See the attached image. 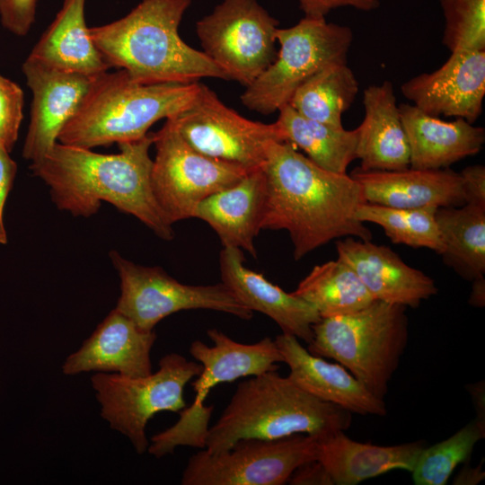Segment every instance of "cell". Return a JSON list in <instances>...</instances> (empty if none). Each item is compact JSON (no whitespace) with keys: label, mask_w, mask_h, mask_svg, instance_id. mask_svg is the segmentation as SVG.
Instances as JSON below:
<instances>
[{"label":"cell","mask_w":485,"mask_h":485,"mask_svg":"<svg viewBox=\"0 0 485 485\" xmlns=\"http://www.w3.org/2000/svg\"><path fill=\"white\" fill-rule=\"evenodd\" d=\"M262 169L266 201L261 230L287 231L295 260L335 239L372 240L371 231L356 217L366 201L350 175L318 166L287 141L270 145Z\"/></svg>","instance_id":"obj_1"},{"label":"cell","mask_w":485,"mask_h":485,"mask_svg":"<svg viewBox=\"0 0 485 485\" xmlns=\"http://www.w3.org/2000/svg\"><path fill=\"white\" fill-rule=\"evenodd\" d=\"M153 144L154 133H148L119 144V153L105 154L57 142L30 169L48 187L58 209L89 217L106 201L169 241L174 236L172 225L163 216L152 189L149 151Z\"/></svg>","instance_id":"obj_2"},{"label":"cell","mask_w":485,"mask_h":485,"mask_svg":"<svg viewBox=\"0 0 485 485\" xmlns=\"http://www.w3.org/2000/svg\"><path fill=\"white\" fill-rule=\"evenodd\" d=\"M191 0H142L127 15L89 28L109 67L122 69L141 84L227 80L203 52L188 45L179 27Z\"/></svg>","instance_id":"obj_3"},{"label":"cell","mask_w":485,"mask_h":485,"mask_svg":"<svg viewBox=\"0 0 485 485\" xmlns=\"http://www.w3.org/2000/svg\"><path fill=\"white\" fill-rule=\"evenodd\" d=\"M350 424L349 411L319 400L277 370L268 371L237 384L219 419L209 427L204 449L225 452L245 438L322 436L345 431Z\"/></svg>","instance_id":"obj_4"},{"label":"cell","mask_w":485,"mask_h":485,"mask_svg":"<svg viewBox=\"0 0 485 485\" xmlns=\"http://www.w3.org/2000/svg\"><path fill=\"white\" fill-rule=\"evenodd\" d=\"M201 83L141 84L118 69L96 75L57 142L92 149L142 138L162 119L188 108Z\"/></svg>","instance_id":"obj_5"},{"label":"cell","mask_w":485,"mask_h":485,"mask_svg":"<svg viewBox=\"0 0 485 485\" xmlns=\"http://www.w3.org/2000/svg\"><path fill=\"white\" fill-rule=\"evenodd\" d=\"M407 307L375 300L344 315L321 318L307 350L349 371L369 392L384 399L409 340Z\"/></svg>","instance_id":"obj_6"},{"label":"cell","mask_w":485,"mask_h":485,"mask_svg":"<svg viewBox=\"0 0 485 485\" xmlns=\"http://www.w3.org/2000/svg\"><path fill=\"white\" fill-rule=\"evenodd\" d=\"M207 335L211 346L198 340L190 347L191 357L202 366L191 383L194 401L179 412L180 418L174 425L151 437L147 451L156 458L172 454L178 446L205 448L214 405L206 406L204 401L212 387L278 370L277 364L283 362L275 340L269 337L244 344L216 328L208 329Z\"/></svg>","instance_id":"obj_7"},{"label":"cell","mask_w":485,"mask_h":485,"mask_svg":"<svg viewBox=\"0 0 485 485\" xmlns=\"http://www.w3.org/2000/svg\"><path fill=\"white\" fill-rule=\"evenodd\" d=\"M280 45L274 62L241 95L251 110L269 115L289 103L309 77L334 62H347L352 30L325 18L304 17L288 28H278Z\"/></svg>","instance_id":"obj_8"},{"label":"cell","mask_w":485,"mask_h":485,"mask_svg":"<svg viewBox=\"0 0 485 485\" xmlns=\"http://www.w3.org/2000/svg\"><path fill=\"white\" fill-rule=\"evenodd\" d=\"M201 365L178 353L161 358L159 369L146 376L130 377L98 372L91 382L101 404V416L110 427L125 435L136 452L144 454L148 445L146 427L161 411L180 412L187 402L186 384L201 372Z\"/></svg>","instance_id":"obj_9"},{"label":"cell","mask_w":485,"mask_h":485,"mask_svg":"<svg viewBox=\"0 0 485 485\" xmlns=\"http://www.w3.org/2000/svg\"><path fill=\"white\" fill-rule=\"evenodd\" d=\"M153 145L156 154L151 172L152 189L172 225L193 217L202 200L252 171L199 153L183 139L171 119L154 133Z\"/></svg>","instance_id":"obj_10"},{"label":"cell","mask_w":485,"mask_h":485,"mask_svg":"<svg viewBox=\"0 0 485 485\" xmlns=\"http://www.w3.org/2000/svg\"><path fill=\"white\" fill-rule=\"evenodd\" d=\"M278 24L258 0H223L197 22L196 32L227 80L247 87L276 59Z\"/></svg>","instance_id":"obj_11"},{"label":"cell","mask_w":485,"mask_h":485,"mask_svg":"<svg viewBox=\"0 0 485 485\" xmlns=\"http://www.w3.org/2000/svg\"><path fill=\"white\" fill-rule=\"evenodd\" d=\"M110 257L120 278L116 309L141 330L154 331L165 317L184 310L207 309L250 320L253 312L224 284L193 286L179 282L161 267H146L111 251Z\"/></svg>","instance_id":"obj_12"},{"label":"cell","mask_w":485,"mask_h":485,"mask_svg":"<svg viewBox=\"0 0 485 485\" xmlns=\"http://www.w3.org/2000/svg\"><path fill=\"white\" fill-rule=\"evenodd\" d=\"M318 436L296 434L278 439L245 438L229 450L201 449L183 471L182 485H282L302 464L316 460Z\"/></svg>","instance_id":"obj_13"},{"label":"cell","mask_w":485,"mask_h":485,"mask_svg":"<svg viewBox=\"0 0 485 485\" xmlns=\"http://www.w3.org/2000/svg\"><path fill=\"white\" fill-rule=\"evenodd\" d=\"M169 119L199 153L249 170L263 166L271 144L286 141L277 121L267 124L240 115L203 84L190 105Z\"/></svg>","instance_id":"obj_14"},{"label":"cell","mask_w":485,"mask_h":485,"mask_svg":"<svg viewBox=\"0 0 485 485\" xmlns=\"http://www.w3.org/2000/svg\"><path fill=\"white\" fill-rule=\"evenodd\" d=\"M412 105L433 116L462 118L474 123L482 113L485 95V49L451 52L430 73L415 75L401 85Z\"/></svg>","instance_id":"obj_15"},{"label":"cell","mask_w":485,"mask_h":485,"mask_svg":"<svg viewBox=\"0 0 485 485\" xmlns=\"http://www.w3.org/2000/svg\"><path fill=\"white\" fill-rule=\"evenodd\" d=\"M22 72L32 93L22 156L34 163L57 142L61 129L76 111L96 75L61 70L30 56L22 64Z\"/></svg>","instance_id":"obj_16"},{"label":"cell","mask_w":485,"mask_h":485,"mask_svg":"<svg viewBox=\"0 0 485 485\" xmlns=\"http://www.w3.org/2000/svg\"><path fill=\"white\" fill-rule=\"evenodd\" d=\"M336 250L337 260L354 270L375 300L417 308L437 293L430 277L387 246L348 236L336 242Z\"/></svg>","instance_id":"obj_17"},{"label":"cell","mask_w":485,"mask_h":485,"mask_svg":"<svg viewBox=\"0 0 485 485\" xmlns=\"http://www.w3.org/2000/svg\"><path fill=\"white\" fill-rule=\"evenodd\" d=\"M154 331L141 330L132 320L114 308L97 326L81 348L68 356L62 366L65 375L84 372H114L138 377L152 373L151 349Z\"/></svg>","instance_id":"obj_18"},{"label":"cell","mask_w":485,"mask_h":485,"mask_svg":"<svg viewBox=\"0 0 485 485\" xmlns=\"http://www.w3.org/2000/svg\"><path fill=\"white\" fill-rule=\"evenodd\" d=\"M219 267L222 283L246 307L272 319L282 333L295 336L307 344L312 341L313 326L321 320L313 305L293 292L284 291L262 274L247 269L239 248L224 247Z\"/></svg>","instance_id":"obj_19"},{"label":"cell","mask_w":485,"mask_h":485,"mask_svg":"<svg viewBox=\"0 0 485 485\" xmlns=\"http://www.w3.org/2000/svg\"><path fill=\"white\" fill-rule=\"evenodd\" d=\"M368 203L394 208L460 207L465 204L460 172L449 168L363 171L351 175Z\"/></svg>","instance_id":"obj_20"},{"label":"cell","mask_w":485,"mask_h":485,"mask_svg":"<svg viewBox=\"0 0 485 485\" xmlns=\"http://www.w3.org/2000/svg\"><path fill=\"white\" fill-rule=\"evenodd\" d=\"M275 341L289 367L287 376L305 392L350 413L386 415L384 399L369 392L340 364L311 354L295 336L281 333Z\"/></svg>","instance_id":"obj_21"},{"label":"cell","mask_w":485,"mask_h":485,"mask_svg":"<svg viewBox=\"0 0 485 485\" xmlns=\"http://www.w3.org/2000/svg\"><path fill=\"white\" fill-rule=\"evenodd\" d=\"M265 201L266 177L260 167L206 198L196 207L193 217L208 224L224 247L239 248L257 258L254 239L261 230Z\"/></svg>","instance_id":"obj_22"},{"label":"cell","mask_w":485,"mask_h":485,"mask_svg":"<svg viewBox=\"0 0 485 485\" xmlns=\"http://www.w3.org/2000/svg\"><path fill=\"white\" fill-rule=\"evenodd\" d=\"M410 146V167L449 168L454 163L477 154L485 142V129L464 119L445 121L410 103L399 104Z\"/></svg>","instance_id":"obj_23"},{"label":"cell","mask_w":485,"mask_h":485,"mask_svg":"<svg viewBox=\"0 0 485 485\" xmlns=\"http://www.w3.org/2000/svg\"><path fill=\"white\" fill-rule=\"evenodd\" d=\"M365 116L357 128L356 157L363 171L410 167V146L392 84L384 81L364 90Z\"/></svg>","instance_id":"obj_24"},{"label":"cell","mask_w":485,"mask_h":485,"mask_svg":"<svg viewBox=\"0 0 485 485\" xmlns=\"http://www.w3.org/2000/svg\"><path fill=\"white\" fill-rule=\"evenodd\" d=\"M422 441L377 445L349 438L344 430L318 436L317 458L336 485H356L394 470L411 472Z\"/></svg>","instance_id":"obj_25"},{"label":"cell","mask_w":485,"mask_h":485,"mask_svg":"<svg viewBox=\"0 0 485 485\" xmlns=\"http://www.w3.org/2000/svg\"><path fill=\"white\" fill-rule=\"evenodd\" d=\"M86 0H64L53 22L30 53L40 62L69 72L97 75L110 68L85 22Z\"/></svg>","instance_id":"obj_26"},{"label":"cell","mask_w":485,"mask_h":485,"mask_svg":"<svg viewBox=\"0 0 485 485\" xmlns=\"http://www.w3.org/2000/svg\"><path fill=\"white\" fill-rule=\"evenodd\" d=\"M444 263L463 278L485 275V207L472 204L436 211Z\"/></svg>","instance_id":"obj_27"},{"label":"cell","mask_w":485,"mask_h":485,"mask_svg":"<svg viewBox=\"0 0 485 485\" xmlns=\"http://www.w3.org/2000/svg\"><path fill=\"white\" fill-rule=\"evenodd\" d=\"M277 123L285 139L301 148L318 166L336 173H347L349 163L357 159V128L347 130L310 119L299 114L289 104L278 110Z\"/></svg>","instance_id":"obj_28"},{"label":"cell","mask_w":485,"mask_h":485,"mask_svg":"<svg viewBox=\"0 0 485 485\" xmlns=\"http://www.w3.org/2000/svg\"><path fill=\"white\" fill-rule=\"evenodd\" d=\"M293 293L313 305L321 318L351 313L375 301L354 270L339 260L314 266Z\"/></svg>","instance_id":"obj_29"},{"label":"cell","mask_w":485,"mask_h":485,"mask_svg":"<svg viewBox=\"0 0 485 485\" xmlns=\"http://www.w3.org/2000/svg\"><path fill=\"white\" fill-rule=\"evenodd\" d=\"M357 92L358 82L347 62H334L304 82L288 104L305 118L343 127L342 114L351 106Z\"/></svg>","instance_id":"obj_30"},{"label":"cell","mask_w":485,"mask_h":485,"mask_svg":"<svg viewBox=\"0 0 485 485\" xmlns=\"http://www.w3.org/2000/svg\"><path fill=\"white\" fill-rule=\"evenodd\" d=\"M436 207L394 208L366 202L357 210L362 223L380 225L386 236L397 244L413 248H428L437 254L443 250Z\"/></svg>","instance_id":"obj_31"},{"label":"cell","mask_w":485,"mask_h":485,"mask_svg":"<svg viewBox=\"0 0 485 485\" xmlns=\"http://www.w3.org/2000/svg\"><path fill=\"white\" fill-rule=\"evenodd\" d=\"M485 428L474 419L450 437L425 446L410 472L416 485H445L454 469L469 460Z\"/></svg>","instance_id":"obj_32"},{"label":"cell","mask_w":485,"mask_h":485,"mask_svg":"<svg viewBox=\"0 0 485 485\" xmlns=\"http://www.w3.org/2000/svg\"><path fill=\"white\" fill-rule=\"evenodd\" d=\"M444 16L442 42L450 52L485 49V0H437Z\"/></svg>","instance_id":"obj_33"},{"label":"cell","mask_w":485,"mask_h":485,"mask_svg":"<svg viewBox=\"0 0 485 485\" xmlns=\"http://www.w3.org/2000/svg\"><path fill=\"white\" fill-rule=\"evenodd\" d=\"M23 93L14 82L0 75V146L11 152L22 119Z\"/></svg>","instance_id":"obj_34"},{"label":"cell","mask_w":485,"mask_h":485,"mask_svg":"<svg viewBox=\"0 0 485 485\" xmlns=\"http://www.w3.org/2000/svg\"><path fill=\"white\" fill-rule=\"evenodd\" d=\"M37 0H0L2 25L18 36L26 35L35 21Z\"/></svg>","instance_id":"obj_35"},{"label":"cell","mask_w":485,"mask_h":485,"mask_svg":"<svg viewBox=\"0 0 485 485\" xmlns=\"http://www.w3.org/2000/svg\"><path fill=\"white\" fill-rule=\"evenodd\" d=\"M305 17L325 18L334 9L352 7L354 9L371 12L380 6V0H297Z\"/></svg>","instance_id":"obj_36"},{"label":"cell","mask_w":485,"mask_h":485,"mask_svg":"<svg viewBox=\"0 0 485 485\" xmlns=\"http://www.w3.org/2000/svg\"><path fill=\"white\" fill-rule=\"evenodd\" d=\"M460 174L465 204L485 207V167L481 164L467 166Z\"/></svg>","instance_id":"obj_37"},{"label":"cell","mask_w":485,"mask_h":485,"mask_svg":"<svg viewBox=\"0 0 485 485\" xmlns=\"http://www.w3.org/2000/svg\"><path fill=\"white\" fill-rule=\"evenodd\" d=\"M6 149L0 146V243L7 242L4 223V209L8 194L12 190L17 172L16 163L10 157Z\"/></svg>","instance_id":"obj_38"},{"label":"cell","mask_w":485,"mask_h":485,"mask_svg":"<svg viewBox=\"0 0 485 485\" xmlns=\"http://www.w3.org/2000/svg\"><path fill=\"white\" fill-rule=\"evenodd\" d=\"M292 485H333L326 468L318 460L307 462L296 468L288 481Z\"/></svg>","instance_id":"obj_39"},{"label":"cell","mask_w":485,"mask_h":485,"mask_svg":"<svg viewBox=\"0 0 485 485\" xmlns=\"http://www.w3.org/2000/svg\"><path fill=\"white\" fill-rule=\"evenodd\" d=\"M483 460L475 467H472L469 463L464 462L463 466L455 475L453 480L454 485H475L482 481L485 478L483 471Z\"/></svg>","instance_id":"obj_40"},{"label":"cell","mask_w":485,"mask_h":485,"mask_svg":"<svg viewBox=\"0 0 485 485\" xmlns=\"http://www.w3.org/2000/svg\"><path fill=\"white\" fill-rule=\"evenodd\" d=\"M469 392L474 410L476 411L475 419L485 428V386L484 381L470 384L466 387Z\"/></svg>","instance_id":"obj_41"},{"label":"cell","mask_w":485,"mask_h":485,"mask_svg":"<svg viewBox=\"0 0 485 485\" xmlns=\"http://www.w3.org/2000/svg\"><path fill=\"white\" fill-rule=\"evenodd\" d=\"M472 282L469 304L475 307L485 305V278L484 276L475 278Z\"/></svg>","instance_id":"obj_42"}]
</instances>
